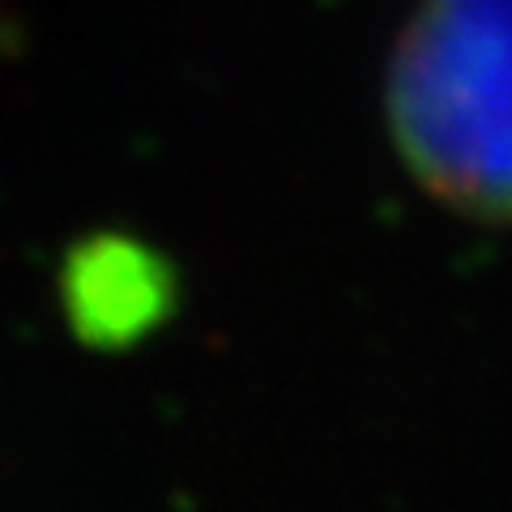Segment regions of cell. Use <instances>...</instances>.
Masks as SVG:
<instances>
[{
  "mask_svg": "<svg viewBox=\"0 0 512 512\" xmlns=\"http://www.w3.org/2000/svg\"><path fill=\"white\" fill-rule=\"evenodd\" d=\"M389 124L431 197L512 222V0H423L389 60Z\"/></svg>",
  "mask_w": 512,
  "mask_h": 512,
  "instance_id": "cell-1",
  "label": "cell"
},
{
  "mask_svg": "<svg viewBox=\"0 0 512 512\" xmlns=\"http://www.w3.org/2000/svg\"><path fill=\"white\" fill-rule=\"evenodd\" d=\"M180 278L167 252L141 235L94 231L64 252L60 261V308L73 338L90 350H128L163 329Z\"/></svg>",
  "mask_w": 512,
  "mask_h": 512,
  "instance_id": "cell-2",
  "label": "cell"
}]
</instances>
